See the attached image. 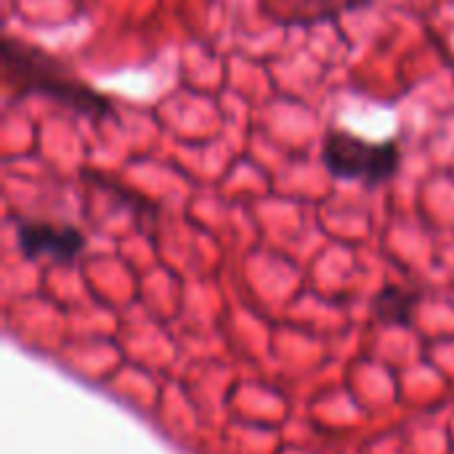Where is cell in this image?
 <instances>
[{
  "label": "cell",
  "mask_w": 454,
  "mask_h": 454,
  "mask_svg": "<svg viewBox=\"0 0 454 454\" xmlns=\"http://www.w3.org/2000/svg\"><path fill=\"white\" fill-rule=\"evenodd\" d=\"M0 56L8 106L19 98L40 96L90 122H104L114 117L112 98L96 90L90 82L80 80L61 59L51 56L48 51L8 35L0 45Z\"/></svg>",
  "instance_id": "cell-1"
},
{
  "label": "cell",
  "mask_w": 454,
  "mask_h": 454,
  "mask_svg": "<svg viewBox=\"0 0 454 454\" xmlns=\"http://www.w3.org/2000/svg\"><path fill=\"white\" fill-rule=\"evenodd\" d=\"M322 165L340 181H359L375 189L399 176L402 149L394 138L370 141L351 130L333 128L322 141Z\"/></svg>",
  "instance_id": "cell-2"
},
{
  "label": "cell",
  "mask_w": 454,
  "mask_h": 454,
  "mask_svg": "<svg viewBox=\"0 0 454 454\" xmlns=\"http://www.w3.org/2000/svg\"><path fill=\"white\" fill-rule=\"evenodd\" d=\"M19 250L29 261H51V263H72L85 250V237L77 226L21 218L16 223Z\"/></svg>",
  "instance_id": "cell-3"
},
{
  "label": "cell",
  "mask_w": 454,
  "mask_h": 454,
  "mask_svg": "<svg viewBox=\"0 0 454 454\" xmlns=\"http://www.w3.org/2000/svg\"><path fill=\"white\" fill-rule=\"evenodd\" d=\"M375 0H287L285 8L274 11V19L279 24H322V21H333L340 19L351 11L367 8Z\"/></svg>",
  "instance_id": "cell-4"
},
{
  "label": "cell",
  "mask_w": 454,
  "mask_h": 454,
  "mask_svg": "<svg viewBox=\"0 0 454 454\" xmlns=\"http://www.w3.org/2000/svg\"><path fill=\"white\" fill-rule=\"evenodd\" d=\"M420 303V293L402 287V285H388L383 287L375 301H372V314L383 325H410L415 317V309Z\"/></svg>",
  "instance_id": "cell-5"
}]
</instances>
